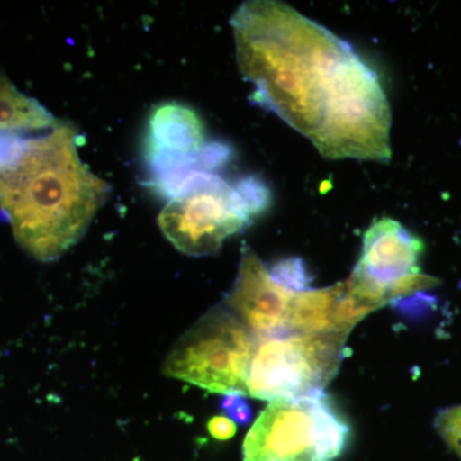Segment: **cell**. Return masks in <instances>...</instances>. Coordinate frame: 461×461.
<instances>
[{"mask_svg":"<svg viewBox=\"0 0 461 461\" xmlns=\"http://www.w3.org/2000/svg\"><path fill=\"white\" fill-rule=\"evenodd\" d=\"M251 222L236 191L218 175L195 193L168 202L158 218L167 240L191 257L217 253L224 240Z\"/></svg>","mask_w":461,"mask_h":461,"instance_id":"cell-6","label":"cell"},{"mask_svg":"<svg viewBox=\"0 0 461 461\" xmlns=\"http://www.w3.org/2000/svg\"><path fill=\"white\" fill-rule=\"evenodd\" d=\"M272 280L291 293H304L311 286L312 277L308 266L300 258H286L272 267L269 271Z\"/></svg>","mask_w":461,"mask_h":461,"instance_id":"cell-12","label":"cell"},{"mask_svg":"<svg viewBox=\"0 0 461 461\" xmlns=\"http://www.w3.org/2000/svg\"><path fill=\"white\" fill-rule=\"evenodd\" d=\"M57 121L38 100L21 93L0 71V132L44 131Z\"/></svg>","mask_w":461,"mask_h":461,"instance_id":"cell-10","label":"cell"},{"mask_svg":"<svg viewBox=\"0 0 461 461\" xmlns=\"http://www.w3.org/2000/svg\"><path fill=\"white\" fill-rule=\"evenodd\" d=\"M235 150L230 144L223 141L206 142L196 154L198 167L203 171L212 172L222 168L232 160Z\"/></svg>","mask_w":461,"mask_h":461,"instance_id":"cell-14","label":"cell"},{"mask_svg":"<svg viewBox=\"0 0 461 461\" xmlns=\"http://www.w3.org/2000/svg\"><path fill=\"white\" fill-rule=\"evenodd\" d=\"M80 136L57 121L39 132H0V213L14 240L51 262L83 238L111 193L78 156Z\"/></svg>","mask_w":461,"mask_h":461,"instance_id":"cell-2","label":"cell"},{"mask_svg":"<svg viewBox=\"0 0 461 461\" xmlns=\"http://www.w3.org/2000/svg\"><path fill=\"white\" fill-rule=\"evenodd\" d=\"M233 190L238 194L245 212L254 221L258 215L266 213L272 204V193L267 182L258 176L250 175L236 181Z\"/></svg>","mask_w":461,"mask_h":461,"instance_id":"cell-11","label":"cell"},{"mask_svg":"<svg viewBox=\"0 0 461 461\" xmlns=\"http://www.w3.org/2000/svg\"><path fill=\"white\" fill-rule=\"evenodd\" d=\"M250 99L330 159H391V112L377 74L348 42L281 2L240 5L230 18Z\"/></svg>","mask_w":461,"mask_h":461,"instance_id":"cell-1","label":"cell"},{"mask_svg":"<svg viewBox=\"0 0 461 461\" xmlns=\"http://www.w3.org/2000/svg\"><path fill=\"white\" fill-rule=\"evenodd\" d=\"M148 142L175 153L196 156L205 144L204 124L187 105L167 102L157 105L149 117Z\"/></svg>","mask_w":461,"mask_h":461,"instance_id":"cell-9","label":"cell"},{"mask_svg":"<svg viewBox=\"0 0 461 461\" xmlns=\"http://www.w3.org/2000/svg\"><path fill=\"white\" fill-rule=\"evenodd\" d=\"M294 294L272 280L262 260L249 247L242 248L235 286L227 305L264 339L287 335V318Z\"/></svg>","mask_w":461,"mask_h":461,"instance_id":"cell-8","label":"cell"},{"mask_svg":"<svg viewBox=\"0 0 461 461\" xmlns=\"http://www.w3.org/2000/svg\"><path fill=\"white\" fill-rule=\"evenodd\" d=\"M208 430L213 438L226 441L235 436L236 424L229 418L214 417L208 421Z\"/></svg>","mask_w":461,"mask_h":461,"instance_id":"cell-16","label":"cell"},{"mask_svg":"<svg viewBox=\"0 0 461 461\" xmlns=\"http://www.w3.org/2000/svg\"><path fill=\"white\" fill-rule=\"evenodd\" d=\"M221 406H222V411L232 418L236 423L248 424L253 417V411H251L250 405H249L244 393H227V395H224Z\"/></svg>","mask_w":461,"mask_h":461,"instance_id":"cell-15","label":"cell"},{"mask_svg":"<svg viewBox=\"0 0 461 461\" xmlns=\"http://www.w3.org/2000/svg\"><path fill=\"white\" fill-rule=\"evenodd\" d=\"M348 335L287 333L264 339L254 350L248 393L272 402L321 391L339 371Z\"/></svg>","mask_w":461,"mask_h":461,"instance_id":"cell-5","label":"cell"},{"mask_svg":"<svg viewBox=\"0 0 461 461\" xmlns=\"http://www.w3.org/2000/svg\"><path fill=\"white\" fill-rule=\"evenodd\" d=\"M253 355V339L244 324L215 308L176 342L165 375L209 393H245Z\"/></svg>","mask_w":461,"mask_h":461,"instance_id":"cell-4","label":"cell"},{"mask_svg":"<svg viewBox=\"0 0 461 461\" xmlns=\"http://www.w3.org/2000/svg\"><path fill=\"white\" fill-rule=\"evenodd\" d=\"M423 242L391 218L375 221L366 232L363 253L350 281L379 305L393 300L396 287L420 275Z\"/></svg>","mask_w":461,"mask_h":461,"instance_id":"cell-7","label":"cell"},{"mask_svg":"<svg viewBox=\"0 0 461 461\" xmlns=\"http://www.w3.org/2000/svg\"><path fill=\"white\" fill-rule=\"evenodd\" d=\"M350 427L321 391L269 403L249 430L244 461H335Z\"/></svg>","mask_w":461,"mask_h":461,"instance_id":"cell-3","label":"cell"},{"mask_svg":"<svg viewBox=\"0 0 461 461\" xmlns=\"http://www.w3.org/2000/svg\"><path fill=\"white\" fill-rule=\"evenodd\" d=\"M437 432L461 460V405L444 409L437 414Z\"/></svg>","mask_w":461,"mask_h":461,"instance_id":"cell-13","label":"cell"}]
</instances>
